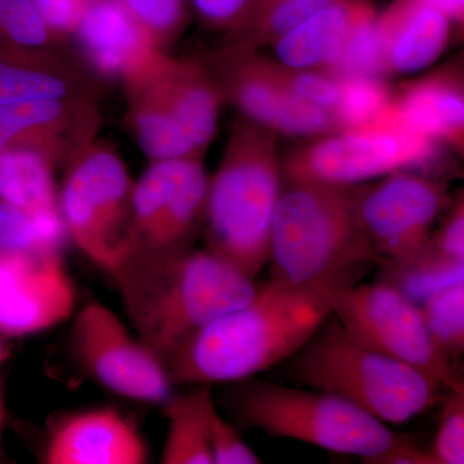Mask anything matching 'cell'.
I'll list each match as a JSON object with an SVG mask.
<instances>
[{"label":"cell","mask_w":464,"mask_h":464,"mask_svg":"<svg viewBox=\"0 0 464 464\" xmlns=\"http://www.w3.org/2000/svg\"><path fill=\"white\" fill-rule=\"evenodd\" d=\"M76 286L63 252L52 249L0 252V333L3 337L39 334L75 313Z\"/></svg>","instance_id":"15"},{"label":"cell","mask_w":464,"mask_h":464,"mask_svg":"<svg viewBox=\"0 0 464 464\" xmlns=\"http://www.w3.org/2000/svg\"><path fill=\"white\" fill-rule=\"evenodd\" d=\"M323 293L332 315L357 343L413 366L448 391L464 392L462 373L436 346L420 304L381 282Z\"/></svg>","instance_id":"10"},{"label":"cell","mask_w":464,"mask_h":464,"mask_svg":"<svg viewBox=\"0 0 464 464\" xmlns=\"http://www.w3.org/2000/svg\"><path fill=\"white\" fill-rule=\"evenodd\" d=\"M432 340L451 362L464 351V282L440 290L420 304Z\"/></svg>","instance_id":"29"},{"label":"cell","mask_w":464,"mask_h":464,"mask_svg":"<svg viewBox=\"0 0 464 464\" xmlns=\"http://www.w3.org/2000/svg\"><path fill=\"white\" fill-rule=\"evenodd\" d=\"M72 35L88 67L108 78H123L158 48L145 27L119 0H93Z\"/></svg>","instance_id":"21"},{"label":"cell","mask_w":464,"mask_h":464,"mask_svg":"<svg viewBox=\"0 0 464 464\" xmlns=\"http://www.w3.org/2000/svg\"><path fill=\"white\" fill-rule=\"evenodd\" d=\"M72 356L99 386L133 401L164 408L174 395L167 365L127 331L110 308L90 304L74 317Z\"/></svg>","instance_id":"12"},{"label":"cell","mask_w":464,"mask_h":464,"mask_svg":"<svg viewBox=\"0 0 464 464\" xmlns=\"http://www.w3.org/2000/svg\"><path fill=\"white\" fill-rule=\"evenodd\" d=\"M149 448L132 420L111 406L63 414L48 430L45 464H143Z\"/></svg>","instance_id":"17"},{"label":"cell","mask_w":464,"mask_h":464,"mask_svg":"<svg viewBox=\"0 0 464 464\" xmlns=\"http://www.w3.org/2000/svg\"><path fill=\"white\" fill-rule=\"evenodd\" d=\"M48 25L61 38L72 35L93 0H32Z\"/></svg>","instance_id":"36"},{"label":"cell","mask_w":464,"mask_h":464,"mask_svg":"<svg viewBox=\"0 0 464 464\" xmlns=\"http://www.w3.org/2000/svg\"><path fill=\"white\" fill-rule=\"evenodd\" d=\"M395 106L411 127L463 155L464 76L462 60L408 82L395 92Z\"/></svg>","instance_id":"20"},{"label":"cell","mask_w":464,"mask_h":464,"mask_svg":"<svg viewBox=\"0 0 464 464\" xmlns=\"http://www.w3.org/2000/svg\"><path fill=\"white\" fill-rule=\"evenodd\" d=\"M8 357V350L5 347V341H3V334L0 333V364L5 362Z\"/></svg>","instance_id":"41"},{"label":"cell","mask_w":464,"mask_h":464,"mask_svg":"<svg viewBox=\"0 0 464 464\" xmlns=\"http://www.w3.org/2000/svg\"><path fill=\"white\" fill-rule=\"evenodd\" d=\"M338 83L340 94L333 110L338 130H359L374 123L395 97V92L380 76H348L338 79Z\"/></svg>","instance_id":"27"},{"label":"cell","mask_w":464,"mask_h":464,"mask_svg":"<svg viewBox=\"0 0 464 464\" xmlns=\"http://www.w3.org/2000/svg\"><path fill=\"white\" fill-rule=\"evenodd\" d=\"M63 170L60 208L69 239L114 276L130 246L132 177L115 150L97 142L79 152Z\"/></svg>","instance_id":"9"},{"label":"cell","mask_w":464,"mask_h":464,"mask_svg":"<svg viewBox=\"0 0 464 464\" xmlns=\"http://www.w3.org/2000/svg\"><path fill=\"white\" fill-rule=\"evenodd\" d=\"M277 134L237 115L208 181L207 250L256 280L267 265L275 210L282 197Z\"/></svg>","instance_id":"4"},{"label":"cell","mask_w":464,"mask_h":464,"mask_svg":"<svg viewBox=\"0 0 464 464\" xmlns=\"http://www.w3.org/2000/svg\"><path fill=\"white\" fill-rule=\"evenodd\" d=\"M208 181L203 159L151 161L134 182L130 246L121 266L194 249L203 232Z\"/></svg>","instance_id":"11"},{"label":"cell","mask_w":464,"mask_h":464,"mask_svg":"<svg viewBox=\"0 0 464 464\" xmlns=\"http://www.w3.org/2000/svg\"><path fill=\"white\" fill-rule=\"evenodd\" d=\"M63 39L51 29L32 0L0 2V41L21 47L54 50Z\"/></svg>","instance_id":"30"},{"label":"cell","mask_w":464,"mask_h":464,"mask_svg":"<svg viewBox=\"0 0 464 464\" xmlns=\"http://www.w3.org/2000/svg\"><path fill=\"white\" fill-rule=\"evenodd\" d=\"M429 450L433 464L464 463V392L448 391L438 433Z\"/></svg>","instance_id":"33"},{"label":"cell","mask_w":464,"mask_h":464,"mask_svg":"<svg viewBox=\"0 0 464 464\" xmlns=\"http://www.w3.org/2000/svg\"><path fill=\"white\" fill-rule=\"evenodd\" d=\"M250 2L252 0H191L203 25L225 33L243 16Z\"/></svg>","instance_id":"37"},{"label":"cell","mask_w":464,"mask_h":464,"mask_svg":"<svg viewBox=\"0 0 464 464\" xmlns=\"http://www.w3.org/2000/svg\"><path fill=\"white\" fill-rule=\"evenodd\" d=\"M265 63L275 81L292 96L333 114L340 94L338 79L323 70L284 65L271 57L265 56Z\"/></svg>","instance_id":"31"},{"label":"cell","mask_w":464,"mask_h":464,"mask_svg":"<svg viewBox=\"0 0 464 464\" xmlns=\"http://www.w3.org/2000/svg\"><path fill=\"white\" fill-rule=\"evenodd\" d=\"M332 316L323 292L258 284L243 306L208 324L168 362L176 384L234 383L295 355Z\"/></svg>","instance_id":"1"},{"label":"cell","mask_w":464,"mask_h":464,"mask_svg":"<svg viewBox=\"0 0 464 464\" xmlns=\"http://www.w3.org/2000/svg\"><path fill=\"white\" fill-rule=\"evenodd\" d=\"M378 271V282L420 304L440 290L464 282V259L442 255L427 240L422 248L406 257L384 261Z\"/></svg>","instance_id":"26"},{"label":"cell","mask_w":464,"mask_h":464,"mask_svg":"<svg viewBox=\"0 0 464 464\" xmlns=\"http://www.w3.org/2000/svg\"><path fill=\"white\" fill-rule=\"evenodd\" d=\"M447 182L411 170H396L375 185H356V221L382 264L422 248L450 206Z\"/></svg>","instance_id":"13"},{"label":"cell","mask_w":464,"mask_h":464,"mask_svg":"<svg viewBox=\"0 0 464 464\" xmlns=\"http://www.w3.org/2000/svg\"><path fill=\"white\" fill-rule=\"evenodd\" d=\"M87 96H96L93 79L63 54L0 41V105Z\"/></svg>","instance_id":"19"},{"label":"cell","mask_w":464,"mask_h":464,"mask_svg":"<svg viewBox=\"0 0 464 464\" xmlns=\"http://www.w3.org/2000/svg\"><path fill=\"white\" fill-rule=\"evenodd\" d=\"M209 445L213 464H258L261 458L244 441L239 431L219 415L217 408L209 422Z\"/></svg>","instance_id":"34"},{"label":"cell","mask_w":464,"mask_h":464,"mask_svg":"<svg viewBox=\"0 0 464 464\" xmlns=\"http://www.w3.org/2000/svg\"><path fill=\"white\" fill-rule=\"evenodd\" d=\"M438 230L432 231L429 243L448 257L464 259V199L460 191L441 216Z\"/></svg>","instance_id":"35"},{"label":"cell","mask_w":464,"mask_h":464,"mask_svg":"<svg viewBox=\"0 0 464 464\" xmlns=\"http://www.w3.org/2000/svg\"><path fill=\"white\" fill-rule=\"evenodd\" d=\"M0 2H2V0H0Z\"/></svg>","instance_id":"42"},{"label":"cell","mask_w":464,"mask_h":464,"mask_svg":"<svg viewBox=\"0 0 464 464\" xmlns=\"http://www.w3.org/2000/svg\"><path fill=\"white\" fill-rule=\"evenodd\" d=\"M212 76L224 103L271 132L316 137L338 132L331 111L295 99L268 72L261 51L224 44L198 56Z\"/></svg>","instance_id":"14"},{"label":"cell","mask_w":464,"mask_h":464,"mask_svg":"<svg viewBox=\"0 0 464 464\" xmlns=\"http://www.w3.org/2000/svg\"><path fill=\"white\" fill-rule=\"evenodd\" d=\"M374 25L384 78L433 65L458 33L450 17L426 0H392Z\"/></svg>","instance_id":"18"},{"label":"cell","mask_w":464,"mask_h":464,"mask_svg":"<svg viewBox=\"0 0 464 464\" xmlns=\"http://www.w3.org/2000/svg\"><path fill=\"white\" fill-rule=\"evenodd\" d=\"M112 277L137 337L166 365L204 326L250 301L258 285L209 250L195 248L121 266Z\"/></svg>","instance_id":"2"},{"label":"cell","mask_w":464,"mask_h":464,"mask_svg":"<svg viewBox=\"0 0 464 464\" xmlns=\"http://www.w3.org/2000/svg\"><path fill=\"white\" fill-rule=\"evenodd\" d=\"M121 79L128 121L150 160L204 157L224 101L199 57L157 48Z\"/></svg>","instance_id":"5"},{"label":"cell","mask_w":464,"mask_h":464,"mask_svg":"<svg viewBox=\"0 0 464 464\" xmlns=\"http://www.w3.org/2000/svg\"><path fill=\"white\" fill-rule=\"evenodd\" d=\"M377 14L372 0H335L275 42V60L292 67L325 70Z\"/></svg>","instance_id":"22"},{"label":"cell","mask_w":464,"mask_h":464,"mask_svg":"<svg viewBox=\"0 0 464 464\" xmlns=\"http://www.w3.org/2000/svg\"><path fill=\"white\" fill-rule=\"evenodd\" d=\"M121 5L154 39L158 48H164L181 35L188 21L183 0H119Z\"/></svg>","instance_id":"32"},{"label":"cell","mask_w":464,"mask_h":464,"mask_svg":"<svg viewBox=\"0 0 464 464\" xmlns=\"http://www.w3.org/2000/svg\"><path fill=\"white\" fill-rule=\"evenodd\" d=\"M67 235L63 217H35L0 199V252L52 249L63 252Z\"/></svg>","instance_id":"28"},{"label":"cell","mask_w":464,"mask_h":464,"mask_svg":"<svg viewBox=\"0 0 464 464\" xmlns=\"http://www.w3.org/2000/svg\"><path fill=\"white\" fill-rule=\"evenodd\" d=\"M290 371L302 386L346 400L383 423L409 422L447 390L413 366L357 343L337 319L317 329Z\"/></svg>","instance_id":"6"},{"label":"cell","mask_w":464,"mask_h":464,"mask_svg":"<svg viewBox=\"0 0 464 464\" xmlns=\"http://www.w3.org/2000/svg\"><path fill=\"white\" fill-rule=\"evenodd\" d=\"M335 0H252L226 32V44L261 51Z\"/></svg>","instance_id":"25"},{"label":"cell","mask_w":464,"mask_h":464,"mask_svg":"<svg viewBox=\"0 0 464 464\" xmlns=\"http://www.w3.org/2000/svg\"><path fill=\"white\" fill-rule=\"evenodd\" d=\"M168 432L160 462L163 464H213L209 422L213 411L209 384L172 396L164 406Z\"/></svg>","instance_id":"24"},{"label":"cell","mask_w":464,"mask_h":464,"mask_svg":"<svg viewBox=\"0 0 464 464\" xmlns=\"http://www.w3.org/2000/svg\"><path fill=\"white\" fill-rule=\"evenodd\" d=\"M5 386L3 382L0 380V458H2L3 449V429H5Z\"/></svg>","instance_id":"40"},{"label":"cell","mask_w":464,"mask_h":464,"mask_svg":"<svg viewBox=\"0 0 464 464\" xmlns=\"http://www.w3.org/2000/svg\"><path fill=\"white\" fill-rule=\"evenodd\" d=\"M436 143L411 127L392 101L374 123L324 134L293 150L282 160L283 179L288 185H362L430 163L436 155Z\"/></svg>","instance_id":"8"},{"label":"cell","mask_w":464,"mask_h":464,"mask_svg":"<svg viewBox=\"0 0 464 464\" xmlns=\"http://www.w3.org/2000/svg\"><path fill=\"white\" fill-rule=\"evenodd\" d=\"M369 464H433L429 449L418 447L413 440L402 435L396 444L374 458Z\"/></svg>","instance_id":"38"},{"label":"cell","mask_w":464,"mask_h":464,"mask_svg":"<svg viewBox=\"0 0 464 464\" xmlns=\"http://www.w3.org/2000/svg\"><path fill=\"white\" fill-rule=\"evenodd\" d=\"M54 164L36 150L0 151V199L35 217H63Z\"/></svg>","instance_id":"23"},{"label":"cell","mask_w":464,"mask_h":464,"mask_svg":"<svg viewBox=\"0 0 464 464\" xmlns=\"http://www.w3.org/2000/svg\"><path fill=\"white\" fill-rule=\"evenodd\" d=\"M234 383L224 396L228 414L244 429L259 430L271 438L298 440L360 457L368 464L402 438L373 415L332 393L252 377Z\"/></svg>","instance_id":"7"},{"label":"cell","mask_w":464,"mask_h":464,"mask_svg":"<svg viewBox=\"0 0 464 464\" xmlns=\"http://www.w3.org/2000/svg\"><path fill=\"white\" fill-rule=\"evenodd\" d=\"M100 124L96 96L0 105V151L36 150L54 167L65 168L96 142Z\"/></svg>","instance_id":"16"},{"label":"cell","mask_w":464,"mask_h":464,"mask_svg":"<svg viewBox=\"0 0 464 464\" xmlns=\"http://www.w3.org/2000/svg\"><path fill=\"white\" fill-rule=\"evenodd\" d=\"M444 11L453 21L457 32L463 33L464 25V0H426Z\"/></svg>","instance_id":"39"},{"label":"cell","mask_w":464,"mask_h":464,"mask_svg":"<svg viewBox=\"0 0 464 464\" xmlns=\"http://www.w3.org/2000/svg\"><path fill=\"white\" fill-rule=\"evenodd\" d=\"M288 186L271 227L270 282L324 292L356 285L381 267L356 221L355 186Z\"/></svg>","instance_id":"3"}]
</instances>
